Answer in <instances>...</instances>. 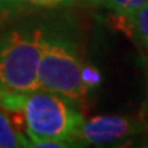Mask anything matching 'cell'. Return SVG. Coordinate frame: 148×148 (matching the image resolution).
Instances as JSON below:
<instances>
[{
	"label": "cell",
	"instance_id": "obj_9",
	"mask_svg": "<svg viewBox=\"0 0 148 148\" xmlns=\"http://www.w3.org/2000/svg\"><path fill=\"white\" fill-rule=\"evenodd\" d=\"M27 3H30L37 7H44V8H56L62 5H67L73 3L74 0H26Z\"/></svg>",
	"mask_w": 148,
	"mask_h": 148
},
{
	"label": "cell",
	"instance_id": "obj_7",
	"mask_svg": "<svg viewBox=\"0 0 148 148\" xmlns=\"http://www.w3.org/2000/svg\"><path fill=\"white\" fill-rule=\"evenodd\" d=\"M88 1H90L92 4L101 5L107 10L115 12L116 15L132 16L148 0H88Z\"/></svg>",
	"mask_w": 148,
	"mask_h": 148
},
{
	"label": "cell",
	"instance_id": "obj_3",
	"mask_svg": "<svg viewBox=\"0 0 148 148\" xmlns=\"http://www.w3.org/2000/svg\"><path fill=\"white\" fill-rule=\"evenodd\" d=\"M81 67L79 59L66 44L41 38L37 70L40 89L60 95L69 100L82 99L88 89L81 81Z\"/></svg>",
	"mask_w": 148,
	"mask_h": 148
},
{
	"label": "cell",
	"instance_id": "obj_2",
	"mask_svg": "<svg viewBox=\"0 0 148 148\" xmlns=\"http://www.w3.org/2000/svg\"><path fill=\"white\" fill-rule=\"evenodd\" d=\"M40 32L18 30L0 34V89L12 92H32L40 89Z\"/></svg>",
	"mask_w": 148,
	"mask_h": 148
},
{
	"label": "cell",
	"instance_id": "obj_6",
	"mask_svg": "<svg viewBox=\"0 0 148 148\" xmlns=\"http://www.w3.org/2000/svg\"><path fill=\"white\" fill-rule=\"evenodd\" d=\"M130 29L137 41L148 51V1L143 4L132 16H129Z\"/></svg>",
	"mask_w": 148,
	"mask_h": 148
},
{
	"label": "cell",
	"instance_id": "obj_11",
	"mask_svg": "<svg viewBox=\"0 0 148 148\" xmlns=\"http://www.w3.org/2000/svg\"><path fill=\"white\" fill-rule=\"evenodd\" d=\"M69 144H66V141H58V140H47V141H40V143L33 144L32 147H38V148H62V147H67Z\"/></svg>",
	"mask_w": 148,
	"mask_h": 148
},
{
	"label": "cell",
	"instance_id": "obj_1",
	"mask_svg": "<svg viewBox=\"0 0 148 148\" xmlns=\"http://www.w3.org/2000/svg\"><path fill=\"white\" fill-rule=\"evenodd\" d=\"M22 110L29 147L47 140L70 141L82 121L79 112L71 108L63 96L42 89L23 93Z\"/></svg>",
	"mask_w": 148,
	"mask_h": 148
},
{
	"label": "cell",
	"instance_id": "obj_4",
	"mask_svg": "<svg viewBox=\"0 0 148 148\" xmlns=\"http://www.w3.org/2000/svg\"><path fill=\"white\" fill-rule=\"evenodd\" d=\"M137 132V123L127 116L97 115L79 122L70 141H81L90 145H107L123 141Z\"/></svg>",
	"mask_w": 148,
	"mask_h": 148
},
{
	"label": "cell",
	"instance_id": "obj_12",
	"mask_svg": "<svg viewBox=\"0 0 148 148\" xmlns=\"http://www.w3.org/2000/svg\"><path fill=\"white\" fill-rule=\"evenodd\" d=\"M14 11H8V10H0V27L4 25L5 22L8 21L10 15L12 14Z\"/></svg>",
	"mask_w": 148,
	"mask_h": 148
},
{
	"label": "cell",
	"instance_id": "obj_8",
	"mask_svg": "<svg viewBox=\"0 0 148 148\" xmlns=\"http://www.w3.org/2000/svg\"><path fill=\"white\" fill-rule=\"evenodd\" d=\"M81 81L86 89H93L96 86H99L101 81V74L100 71L93 67V66H84L81 67Z\"/></svg>",
	"mask_w": 148,
	"mask_h": 148
},
{
	"label": "cell",
	"instance_id": "obj_5",
	"mask_svg": "<svg viewBox=\"0 0 148 148\" xmlns=\"http://www.w3.org/2000/svg\"><path fill=\"white\" fill-rule=\"evenodd\" d=\"M29 147V138L23 133L15 130L8 116L0 110V148Z\"/></svg>",
	"mask_w": 148,
	"mask_h": 148
},
{
	"label": "cell",
	"instance_id": "obj_10",
	"mask_svg": "<svg viewBox=\"0 0 148 148\" xmlns=\"http://www.w3.org/2000/svg\"><path fill=\"white\" fill-rule=\"evenodd\" d=\"M26 3V0H0V10L15 11L21 8Z\"/></svg>",
	"mask_w": 148,
	"mask_h": 148
}]
</instances>
